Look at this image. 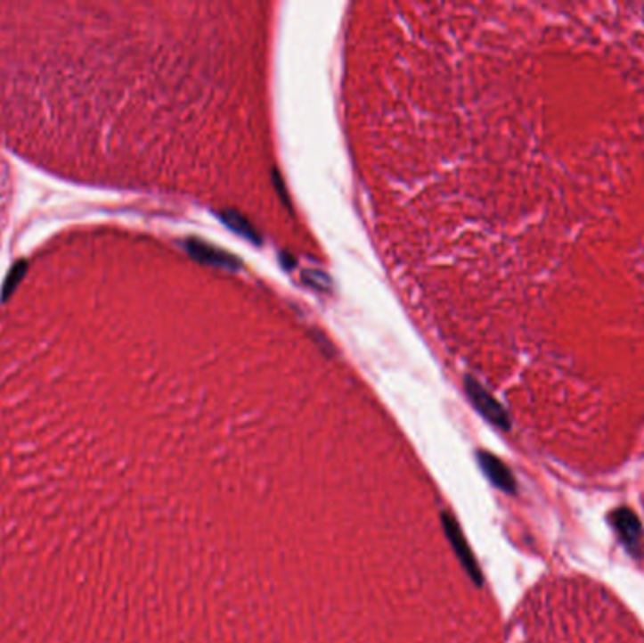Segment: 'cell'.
<instances>
[{"instance_id":"7a4b0ae2","label":"cell","mask_w":644,"mask_h":643,"mask_svg":"<svg viewBox=\"0 0 644 643\" xmlns=\"http://www.w3.org/2000/svg\"><path fill=\"white\" fill-rule=\"evenodd\" d=\"M613 523L616 526L620 538L624 540V543L627 546V549H630V553L639 555L640 553V540H642L640 534H642V531H640V523H639V519H637V515L633 514V511L625 509V507L618 509L615 514Z\"/></svg>"},{"instance_id":"3957f363","label":"cell","mask_w":644,"mask_h":643,"mask_svg":"<svg viewBox=\"0 0 644 643\" xmlns=\"http://www.w3.org/2000/svg\"><path fill=\"white\" fill-rule=\"evenodd\" d=\"M469 391H471V397L475 399L477 406L485 411L488 419H492L495 425H500L503 428H509V417L503 411V408L498 402H495L485 389H481L477 383L469 382Z\"/></svg>"},{"instance_id":"277c9868","label":"cell","mask_w":644,"mask_h":643,"mask_svg":"<svg viewBox=\"0 0 644 643\" xmlns=\"http://www.w3.org/2000/svg\"><path fill=\"white\" fill-rule=\"evenodd\" d=\"M191 251L196 255V257H204L206 260L209 262H215V265H232V259H230V255L226 253H221L219 250H213V247L206 245V243H191Z\"/></svg>"},{"instance_id":"6da1fadb","label":"cell","mask_w":644,"mask_h":643,"mask_svg":"<svg viewBox=\"0 0 644 643\" xmlns=\"http://www.w3.org/2000/svg\"><path fill=\"white\" fill-rule=\"evenodd\" d=\"M383 460L245 443L96 487L0 551V643H434Z\"/></svg>"}]
</instances>
